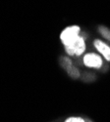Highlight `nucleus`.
<instances>
[{
    "instance_id": "obj_2",
    "label": "nucleus",
    "mask_w": 110,
    "mask_h": 122,
    "mask_svg": "<svg viewBox=\"0 0 110 122\" xmlns=\"http://www.w3.org/2000/svg\"><path fill=\"white\" fill-rule=\"evenodd\" d=\"M80 31H81V28L78 25H71L66 27L60 34V39H61L64 46L77 38L80 35Z\"/></svg>"
},
{
    "instance_id": "obj_5",
    "label": "nucleus",
    "mask_w": 110,
    "mask_h": 122,
    "mask_svg": "<svg viewBox=\"0 0 110 122\" xmlns=\"http://www.w3.org/2000/svg\"><path fill=\"white\" fill-rule=\"evenodd\" d=\"M94 47L96 48V50L100 53L107 61H110V46L107 45L106 43H104L103 41H101L100 39H96L94 40L93 43Z\"/></svg>"
},
{
    "instance_id": "obj_6",
    "label": "nucleus",
    "mask_w": 110,
    "mask_h": 122,
    "mask_svg": "<svg viewBox=\"0 0 110 122\" xmlns=\"http://www.w3.org/2000/svg\"><path fill=\"white\" fill-rule=\"evenodd\" d=\"M98 31L104 38H106L107 40H110V29L109 28L103 25H100V26H98Z\"/></svg>"
},
{
    "instance_id": "obj_4",
    "label": "nucleus",
    "mask_w": 110,
    "mask_h": 122,
    "mask_svg": "<svg viewBox=\"0 0 110 122\" xmlns=\"http://www.w3.org/2000/svg\"><path fill=\"white\" fill-rule=\"evenodd\" d=\"M61 65L62 66L67 70V72L68 74L73 77V78H78L80 76V73H79V70L73 66L72 62L70 61L69 59L67 58H62L61 59Z\"/></svg>"
},
{
    "instance_id": "obj_3",
    "label": "nucleus",
    "mask_w": 110,
    "mask_h": 122,
    "mask_svg": "<svg viewBox=\"0 0 110 122\" xmlns=\"http://www.w3.org/2000/svg\"><path fill=\"white\" fill-rule=\"evenodd\" d=\"M83 62H84V65L88 66V67H93V68H99L102 66V59L101 57L97 55V54H94V53H88V54H86L84 56V59H83Z\"/></svg>"
},
{
    "instance_id": "obj_1",
    "label": "nucleus",
    "mask_w": 110,
    "mask_h": 122,
    "mask_svg": "<svg viewBox=\"0 0 110 122\" xmlns=\"http://www.w3.org/2000/svg\"><path fill=\"white\" fill-rule=\"evenodd\" d=\"M65 50L68 55L70 56H81L86 50V43L85 39L79 35L77 38H75L73 41L68 43L64 46Z\"/></svg>"
},
{
    "instance_id": "obj_7",
    "label": "nucleus",
    "mask_w": 110,
    "mask_h": 122,
    "mask_svg": "<svg viewBox=\"0 0 110 122\" xmlns=\"http://www.w3.org/2000/svg\"><path fill=\"white\" fill-rule=\"evenodd\" d=\"M64 122H87V119L81 117V116H70L65 119Z\"/></svg>"
}]
</instances>
